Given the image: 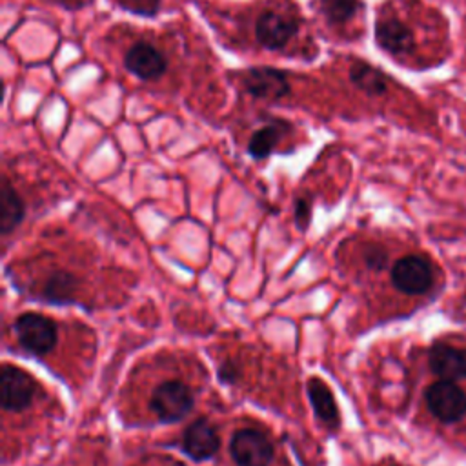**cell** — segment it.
I'll use <instances>...</instances> for the list:
<instances>
[{
	"label": "cell",
	"instance_id": "cell-1",
	"mask_svg": "<svg viewBox=\"0 0 466 466\" xmlns=\"http://www.w3.org/2000/svg\"><path fill=\"white\" fill-rule=\"evenodd\" d=\"M195 404L191 388L182 380H164L160 382L149 397V410L160 422L171 424L184 419Z\"/></svg>",
	"mask_w": 466,
	"mask_h": 466
},
{
	"label": "cell",
	"instance_id": "cell-2",
	"mask_svg": "<svg viewBox=\"0 0 466 466\" xmlns=\"http://www.w3.org/2000/svg\"><path fill=\"white\" fill-rule=\"evenodd\" d=\"M13 331L18 344L27 353L36 357L47 355L55 348L58 337L55 320L36 311H27L16 317L13 322Z\"/></svg>",
	"mask_w": 466,
	"mask_h": 466
},
{
	"label": "cell",
	"instance_id": "cell-3",
	"mask_svg": "<svg viewBox=\"0 0 466 466\" xmlns=\"http://www.w3.org/2000/svg\"><path fill=\"white\" fill-rule=\"evenodd\" d=\"M430 413L442 424L459 422L466 415V391L455 382L439 379L424 391Z\"/></svg>",
	"mask_w": 466,
	"mask_h": 466
},
{
	"label": "cell",
	"instance_id": "cell-4",
	"mask_svg": "<svg viewBox=\"0 0 466 466\" xmlns=\"http://www.w3.org/2000/svg\"><path fill=\"white\" fill-rule=\"evenodd\" d=\"M229 453L237 466H269L275 457V448L264 431L240 428L229 441Z\"/></svg>",
	"mask_w": 466,
	"mask_h": 466
},
{
	"label": "cell",
	"instance_id": "cell-5",
	"mask_svg": "<svg viewBox=\"0 0 466 466\" xmlns=\"http://www.w3.org/2000/svg\"><path fill=\"white\" fill-rule=\"evenodd\" d=\"M393 286L406 295H422L433 286V266L422 255H406L391 266Z\"/></svg>",
	"mask_w": 466,
	"mask_h": 466
},
{
	"label": "cell",
	"instance_id": "cell-6",
	"mask_svg": "<svg viewBox=\"0 0 466 466\" xmlns=\"http://www.w3.org/2000/svg\"><path fill=\"white\" fill-rule=\"evenodd\" d=\"M242 87L248 95L258 100L277 102L289 95V80L282 69L262 66V67H249L240 75Z\"/></svg>",
	"mask_w": 466,
	"mask_h": 466
},
{
	"label": "cell",
	"instance_id": "cell-7",
	"mask_svg": "<svg viewBox=\"0 0 466 466\" xmlns=\"http://www.w3.org/2000/svg\"><path fill=\"white\" fill-rule=\"evenodd\" d=\"M0 384H2V406L5 411L20 413L31 406L36 393V382L27 371H24L18 366L4 364Z\"/></svg>",
	"mask_w": 466,
	"mask_h": 466
},
{
	"label": "cell",
	"instance_id": "cell-8",
	"mask_svg": "<svg viewBox=\"0 0 466 466\" xmlns=\"http://www.w3.org/2000/svg\"><path fill=\"white\" fill-rule=\"evenodd\" d=\"M299 31V18L273 9H266L257 16L255 38L269 51L282 49Z\"/></svg>",
	"mask_w": 466,
	"mask_h": 466
},
{
	"label": "cell",
	"instance_id": "cell-9",
	"mask_svg": "<svg viewBox=\"0 0 466 466\" xmlns=\"http://www.w3.org/2000/svg\"><path fill=\"white\" fill-rule=\"evenodd\" d=\"M124 67L140 80H157L167 69V58L149 42H135L124 55Z\"/></svg>",
	"mask_w": 466,
	"mask_h": 466
},
{
	"label": "cell",
	"instance_id": "cell-10",
	"mask_svg": "<svg viewBox=\"0 0 466 466\" xmlns=\"http://www.w3.org/2000/svg\"><path fill=\"white\" fill-rule=\"evenodd\" d=\"M180 446H182V451L189 459H193L197 462L208 461L218 451L220 435L209 420L197 419L186 428Z\"/></svg>",
	"mask_w": 466,
	"mask_h": 466
},
{
	"label": "cell",
	"instance_id": "cell-11",
	"mask_svg": "<svg viewBox=\"0 0 466 466\" xmlns=\"http://www.w3.org/2000/svg\"><path fill=\"white\" fill-rule=\"evenodd\" d=\"M375 40L382 51L393 56H404L415 47L413 31L395 16H384L375 22Z\"/></svg>",
	"mask_w": 466,
	"mask_h": 466
},
{
	"label": "cell",
	"instance_id": "cell-12",
	"mask_svg": "<svg viewBox=\"0 0 466 466\" xmlns=\"http://www.w3.org/2000/svg\"><path fill=\"white\" fill-rule=\"evenodd\" d=\"M428 366L433 375L446 380L466 379V353L448 342H435L428 350Z\"/></svg>",
	"mask_w": 466,
	"mask_h": 466
},
{
	"label": "cell",
	"instance_id": "cell-13",
	"mask_svg": "<svg viewBox=\"0 0 466 466\" xmlns=\"http://www.w3.org/2000/svg\"><path fill=\"white\" fill-rule=\"evenodd\" d=\"M25 215V206L18 191L13 187L9 178L4 175L0 182V231L2 235H9L16 229Z\"/></svg>",
	"mask_w": 466,
	"mask_h": 466
},
{
	"label": "cell",
	"instance_id": "cell-14",
	"mask_svg": "<svg viewBox=\"0 0 466 466\" xmlns=\"http://www.w3.org/2000/svg\"><path fill=\"white\" fill-rule=\"evenodd\" d=\"M308 397L315 410V415L328 426V428H339L340 424V413L335 402V397L328 384L317 377L308 380Z\"/></svg>",
	"mask_w": 466,
	"mask_h": 466
},
{
	"label": "cell",
	"instance_id": "cell-15",
	"mask_svg": "<svg viewBox=\"0 0 466 466\" xmlns=\"http://www.w3.org/2000/svg\"><path fill=\"white\" fill-rule=\"evenodd\" d=\"M291 129V126L284 120H273L262 127H258L257 131L251 133L249 142H248V153L249 157H253L255 160H264L268 158L277 144L280 142V138Z\"/></svg>",
	"mask_w": 466,
	"mask_h": 466
},
{
	"label": "cell",
	"instance_id": "cell-16",
	"mask_svg": "<svg viewBox=\"0 0 466 466\" xmlns=\"http://www.w3.org/2000/svg\"><path fill=\"white\" fill-rule=\"evenodd\" d=\"M348 76L355 87H359L370 96H382L388 91L386 75L368 62L353 60L348 69Z\"/></svg>",
	"mask_w": 466,
	"mask_h": 466
},
{
	"label": "cell",
	"instance_id": "cell-17",
	"mask_svg": "<svg viewBox=\"0 0 466 466\" xmlns=\"http://www.w3.org/2000/svg\"><path fill=\"white\" fill-rule=\"evenodd\" d=\"M78 289V280L75 275L64 269H56L46 277L40 284V295L51 304H67L73 302Z\"/></svg>",
	"mask_w": 466,
	"mask_h": 466
},
{
	"label": "cell",
	"instance_id": "cell-18",
	"mask_svg": "<svg viewBox=\"0 0 466 466\" xmlns=\"http://www.w3.org/2000/svg\"><path fill=\"white\" fill-rule=\"evenodd\" d=\"M319 9L329 24L348 22L359 9V0H319Z\"/></svg>",
	"mask_w": 466,
	"mask_h": 466
},
{
	"label": "cell",
	"instance_id": "cell-19",
	"mask_svg": "<svg viewBox=\"0 0 466 466\" xmlns=\"http://www.w3.org/2000/svg\"><path fill=\"white\" fill-rule=\"evenodd\" d=\"M362 258H364V264L373 269V271H380L384 269L386 262H388V253L382 246L379 244H366L364 249H362Z\"/></svg>",
	"mask_w": 466,
	"mask_h": 466
},
{
	"label": "cell",
	"instance_id": "cell-20",
	"mask_svg": "<svg viewBox=\"0 0 466 466\" xmlns=\"http://www.w3.org/2000/svg\"><path fill=\"white\" fill-rule=\"evenodd\" d=\"M293 218H295V226L304 231L308 229L309 222H311V211H313V206H311V197L309 195H304V197H299L295 200V208H293Z\"/></svg>",
	"mask_w": 466,
	"mask_h": 466
},
{
	"label": "cell",
	"instance_id": "cell-21",
	"mask_svg": "<svg viewBox=\"0 0 466 466\" xmlns=\"http://www.w3.org/2000/svg\"><path fill=\"white\" fill-rule=\"evenodd\" d=\"M120 5L138 16H155L160 9V0H122Z\"/></svg>",
	"mask_w": 466,
	"mask_h": 466
},
{
	"label": "cell",
	"instance_id": "cell-22",
	"mask_svg": "<svg viewBox=\"0 0 466 466\" xmlns=\"http://www.w3.org/2000/svg\"><path fill=\"white\" fill-rule=\"evenodd\" d=\"M218 379L224 384H237L240 379V368L233 360H224L218 366Z\"/></svg>",
	"mask_w": 466,
	"mask_h": 466
},
{
	"label": "cell",
	"instance_id": "cell-23",
	"mask_svg": "<svg viewBox=\"0 0 466 466\" xmlns=\"http://www.w3.org/2000/svg\"><path fill=\"white\" fill-rule=\"evenodd\" d=\"M60 7L67 9V11H78L87 7L89 4H93V0H55Z\"/></svg>",
	"mask_w": 466,
	"mask_h": 466
},
{
	"label": "cell",
	"instance_id": "cell-24",
	"mask_svg": "<svg viewBox=\"0 0 466 466\" xmlns=\"http://www.w3.org/2000/svg\"><path fill=\"white\" fill-rule=\"evenodd\" d=\"M464 304H466V297H464Z\"/></svg>",
	"mask_w": 466,
	"mask_h": 466
}]
</instances>
